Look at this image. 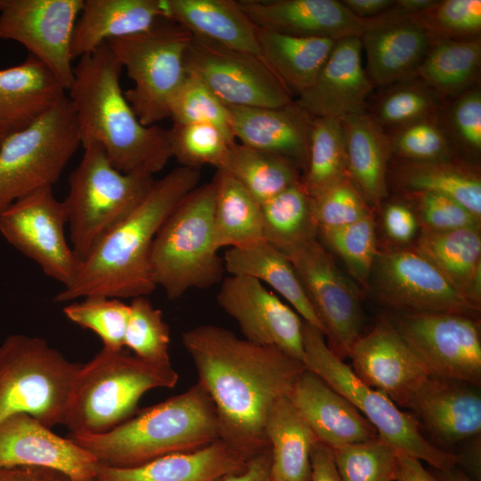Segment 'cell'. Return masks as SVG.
<instances>
[{
  "mask_svg": "<svg viewBox=\"0 0 481 481\" xmlns=\"http://www.w3.org/2000/svg\"><path fill=\"white\" fill-rule=\"evenodd\" d=\"M272 481V480H271Z\"/></svg>",
  "mask_w": 481,
  "mask_h": 481,
  "instance_id": "63",
  "label": "cell"
},
{
  "mask_svg": "<svg viewBox=\"0 0 481 481\" xmlns=\"http://www.w3.org/2000/svg\"><path fill=\"white\" fill-rule=\"evenodd\" d=\"M249 459L219 438L203 447L169 453L133 467L101 465L96 481H219Z\"/></svg>",
  "mask_w": 481,
  "mask_h": 481,
  "instance_id": "27",
  "label": "cell"
},
{
  "mask_svg": "<svg viewBox=\"0 0 481 481\" xmlns=\"http://www.w3.org/2000/svg\"><path fill=\"white\" fill-rule=\"evenodd\" d=\"M129 307L124 346L149 363L171 367L170 330L162 311L154 307L146 297L133 298Z\"/></svg>",
  "mask_w": 481,
  "mask_h": 481,
  "instance_id": "42",
  "label": "cell"
},
{
  "mask_svg": "<svg viewBox=\"0 0 481 481\" xmlns=\"http://www.w3.org/2000/svg\"><path fill=\"white\" fill-rule=\"evenodd\" d=\"M289 395L318 441L333 450L378 436L372 425L346 398L306 369Z\"/></svg>",
  "mask_w": 481,
  "mask_h": 481,
  "instance_id": "25",
  "label": "cell"
},
{
  "mask_svg": "<svg viewBox=\"0 0 481 481\" xmlns=\"http://www.w3.org/2000/svg\"><path fill=\"white\" fill-rule=\"evenodd\" d=\"M163 20L162 0H84L71 57L90 54L109 40L149 31Z\"/></svg>",
  "mask_w": 481,
  "mask_h": 481,
  "instance_id": "29",
  "label": "cell"
},
{
  "mask_svg": "<svg viewBox=\"0 0 481 481\" xmlns=\"http://www.w3.org/2000/svg\"><path fill=\"white\" fill-rule=\"evenodd\" d=\"M458 459L457 464L461 465L470 474L471 477L476 480H480L481 463H480V439L476 442H471L460 453H455Z\"/></svg>",
  "mask_w": 481,
  "mask_h": 481,
  "instance_id": "60",
  "label": "cell"
},
{
  "mask_svg": "<svg viewBox=\"0 0 481 481\" xmlns=\"http://www.w3.org/2000/svg\"><path fill=\"white\" fill-rule=\"evenodd\" d=\"M349 357L351 367L359 378L387 395L397 406H402L408 395L429 376L387 318L358 338Z\"/></svg>",
  "mask_w": 481,
  "mask_h": 481,
  "instance_id": "21",
  "label": "cell"
},
{
  "mask_svg": "<svg viewBox=\"0 0 481 481\" xmlns=\"http://www.w3.org/2000/svg\"><path fill=\"white\" fill-rule=\"evenodd\" d=\"M169 118L178 124H209L219 128L235 143L224 105L198 78L186 75L169 102Z\"/></svg>",
  "mask_w": 481,
  "mask_h": 481,
  "instance_id": "48",
  "label": "cell"
},
{
  "mask_svg": "<svg viewBox=\"0 0 481 481\" xmlns=\"http://www.w3.org/2000/svg\"><path fill=\"white\" fill-rule=\"evenodd\" d=\"M311 470L310 481H341L333 449L319 441L311 452Z\"/></svg>",
  "mask_w": 481,
  "mask_h": 481,
  "instance_id": "55",
  "label": "cell"
},
{
  "mask_svg": "<svg viewBox=\"0 0 481 481\" xmlns=\"http://www.w3.org/2000/svg\"><path fill=\"white\" fill-rule=\"evenodd\" d=\"M319 234L344 262L350 274L367 288L379 253L372 215L343 227L321 230Z\"/></svg>",
  "mask_w": 481,
  "mask_h": 481,
  "instance_id": "43",
  "label": "cell"
},
{
  "mask_svg": "<svg viewBox=\"0 0 481 481\" xmlns=\"http://www.w3.org/2000/svg\"><path fill=\"white\" fill-rule=\"evenodd\" d=\"M361 41L366 53V73L372 85H387L416 73L433 42L424 29L393 7L383 14L379 24L361 37Z\"/></svg>",
  "mask_w": 481,
  "mask_h": 481,
  "instance_id": "26",
  "label": "cell"
},
{
  "mask_svg": "<svg viewBox=\"0 0 481 481\" xmlns=\"http://www.w3.org/2000/svg\"><path fill=\"white\" fill-rule=\"evenodd\" d=\"M123 68L107 43L74 67L67 97L80 144L97 143L119 171L154 175L172 158L167 129L143 125L120 86Z\"/></svg>",
  "mask_w": 481,
  "mask_h": 481,
  "instance_id": "3",
  "label": "cell"
},
{
  "mask_svg": "<svg viewBox=\"0 0 481 481\" xmlns=\"http://www.w3.org/2000/svg\"><path fill=\"white\" fill-rule=\"evenodd\" d=\"M214 182L198 185L158 231L151 250L153 277L169 299L222 281L224 266L214 232Z\"/></svg>",
  "mask_w": 481,
  "mask_h": 481,
  "instance_id": "6",
  "label": "cell"
},
{
  "mask_svg": "<svg viewBox=\"0 0 481 481\" xmlns=\"http://www.w3.org/2000/svg\"><path fill=\"white\" fill-rule=\"evenodd\" d=\"M264 240L286 253L316 239L313 199L301 181L261 205Z\"/></svg>",
  "mask_w": 481,
  "mask_h": 481,
  "instance_id": "38",
  "label": "cell"
},
{
  "mask_svg": "<svg viewBox=\"0 0 481 481\" xmlns=\"http://www.w3.org/2000/svg\"><path fill=\"white\" fill-rule=\"evenodd\" d=\"M223 261L224 270L230 275L249 276L269 285L286 299L304 322L324 335L322 324L292 263L279 249L262 240L248 246L230 248Z\"/></svg>",
  "mask_w": 481,
  "mask_h": 481,
  "instance_id": "31",
  "label": "cell"
},
{
  "mask_svg": "<svg viewBox=\"0 0 481 481\" xmlns=\"http://www.w3.org/2000/svg\"><path fill=\"white\" fill-rule=\"evenodd\" d=\"M423 231L445 232L480 228V219L461 204L444 195L433 192H412Z\"/></svg>",
  "mask_w": 481,
  "mask_h": 481,
  "instance_id": "52",
  "label": "cell"
},
{
  "mask_svg": "<svg viewBox=\"0 0 481 481\" xmlns=\"http://www.w3.org/2000/svg\"><path fill=\"white\" fill-rule=\"evenodd\" d=\"M305 368L346 398L372 425L378 436L398 453L417 458L435 469L455 467V453L436 446L420 432L417 420L384 393L371 387L328 346L323 333L304 322Z\"/></svg>",
  "mask_w": 481,
  "mask_h": 481,
  "instance_id": "9",
  "label": "cell"
},
{
  "mask_svg": "<svg viewBox=\"0 0 481 481\" xmlns=\"http://www.w3.org/2000/svg\"><path fill=\"white\" fill-rule=\"evenodd\" d=\"M396 183L412 192L449 197L481 219V180L472 169L450 159L404 160L395 169Z\"/></svg>",
  "mask_w": 481,
  "mask_h": 481,
  "instance_id": "37",
  "label": "cell"
},
{
  "mask_svg": "<svg viewBox=\"0 0 481 481\" xmlns=\"http://www.w3.org/2000/svg\"><path fill=\"white\" fill-rule=\"evenodd\" d=\"M416 249L475 306L481 299V235L479 228L422 231Z\"/></svg>",
  "mask_w": 481,
  "mask_h": 481,
  "instance_id": "34",
  "label": "cell"
},
{
  "mask_svg": "<svg viewBox=\"0 0 481 481\" xmlns=\"http://www.w3.org/2000/svg\"><path fill=\"white\" fill-rule=\"evenodd\" d=\"M333 451L341 481H395L398 452L379 436Z\"/></svg>",
  "mask_w": 481,
  "mask_h": 481,
  "instance_id": "46",
  "label": "cell"
},
{
  "mask_svg": "<svg viewBox=\"0 0 481 481\" xmlns=\"http://www.w3.org/2000/svg\"><path fill=\"white\" fill-rule=\"evenodd\" d=\"M346 137L348 176L369 205L387 195V169L392 153L383 127L365 111L340 118Z\"/></svg>",
  "mask_w": 481,
  "mask_h": 481,
  "instance_id": "32",
  "label": "cell"
},
{
  "mask_svg": "<svg viewBox=\"0 0 481 481\" xmlns=\"http://www.w3.org/2000/svg\"><path fill=\"white\" fill-rule=\"evenodd\" d=\"M371 274L378 298L401 314L456 313L477 317L480 310L416 248L378 253Z\"/></svg>",
  "mask_w": 481,
  "mask_h": 481,
  "instance_id": "16",
  "label": "cell"
},
{
  "mask_svg": "<svg viewBox=\"0 0 481 481\" xmlns=\"http://www.w3.org/2000/svg\"><path fill=\"white\" fill-rule=\"evenodd\" d=\"M341 3L355 16L370 19L379 17L392 9L393 0H343Z\"/></svg>",
  "mask_w": 481,
  "mask_h": 481,
  "instance_id": "59",
  "label": "cell"
},
{
  "mask_svg": "<svg viewBox=\"0 0 481 481\" xmlns=\"http://www.w3.org/2000/svg\"><path fill=\"white\" fill-rule=\"evenodd\" d=\"M440 481H476L467 473L452 467L444 470L436 469L433 473Z\"/></svg>",
  "mask_w": 481,
  "mask_h": 481,
  "instance_id": "61",
  "label": "cell"
},
{
  "mask_svg": "<svg viewBox=\"0 0 481 481\" xmlns=\"http://www.w3.org/2000/svg\"><path fill=\"white\" fill-rule=\"evenodd\" d=\"M84 0H0V39L20 43L66 91L74 77L71 40Z\"/></svg>",
  "mask_w": 481,
  "mask_h": 481,
  "instance_id": "17",
  "label": "cell"
},
{
  "mask_svg": "<svg viewBox=\"0 0 481 481\" xmlns=\"http://www.w3.org/2000/svg\"><path fill=\"white\" fill-rule=\"evenodd\" d=\"M79 146L67 94L36 123L8 135L0 147V212L34 190L53 186Z\"/></svg>",
  "mask_w": 481,
  "mask_h": 481,
  "instance_id": "11",
  "label": "cell"
},
{
  "mask_svg": "<svg viewBox=\"0 0 481 481\" xmlns=\"http://www.w3.org/2000/svg\"><path fill=\"white\" fill-rule=\"evenodd\" d=\"M402 406L414 412L439 444L452 445L480 436L481 395L477 386L429 375Z\"/></svg>",
  "mask_w": 481,
  "mask_h": 481,
  "instance_id": "23",
  "label": "cell"
},
{
  "mask_svg": "<svg viewBox=\"0 0 481 481\" xmlns=\"http://www.w3.org/2000/svg\"><path fill=\"white\" fill-rule=\"evenodd\" d=\"M437 106L436 94L424 83L397 86L379 102L374 120L382 127H399L432 116Z\"/></svg>",
  "mask_w": 481,
  "mask_h": 481,
  "instance_id": "50",
  "label": "cell"
},
{
  "mask_svg": "<svg viewBox=\"0 0 481 481\" xmlns=\"http://www.w3.org/2000/svg\"><path fill=\"white\" fill-rule=\"evenodd\" d=\"M383 225L387 235L392 240L405 244L416 235L418 219L408 206L395 202L386 207L383 214Z\"/></svg>",
  "mask_w": 481,
  "mask_h": 481,
  "instance_id": "54",
  "label": "cell"
},
{
  "mask_svg": "<svg viewBox=\"0 0 481 481\" xmlns=\"http://www.w3.org/2000/svg\"><path fill=\"white\" fill-rule=\"evenodd\" d=\"M391 151L410 161L450 159L448 140L431 116L402 126L389 137Z\"/></svg>",
  "mask_w": 481,
  "mask_h": 481,
  "instance_id": "49",
  "label": "cell"
},
{
  "mask_svg": "<svg viewBox=\"0 0 481 481\" xmlns=\"http://www.w3.org/2000/svg\"><path fill=\"white\" fill-rule=\"evenodd\" d=\"M15 467L50 469L77 481H96L101 464L69 437L27 413H16L0 422V468Z\"/></svg>",
  "mask_w": 481,
  "mask_h": 481,
  "instance_id": "19",
  "label": "cell"
},
{
  "mask_svg": "<svg viewBox=\"0 0 481 481\" xmlns=\"http://www.w3.org/2000/svg\"><path fill=\"white\" fill-rule=\"evenodd\" d=\"M82 148L84 154L70 174L63 204L71 248L83 261L111 228L142 203L155 180L144 171L118 170L97 143Z\"/></svg>",
  "mask_w": 481,
  "mask_h": 481,
  "instance_id": "7",
  "label": "cell"
},
{
  "mask_svg": "<svg viewBox=\"0 0 481 481\" xmlns=\"http://www.w3.org/2000/svg\"><path fill=\"white\" fill-rule=\"evenodd\" d=\"M7 135L0 128V147L3 143V142L4 141V139L6 138Z\"/></svg>",
  "mask_w": 481,
  "mask_h": 481,
  "instance_id": "62",
  "label": "cell"
},
{
  "mask_svg": "<svg viewBox=\"0 0 481 481\" xmlns=\"http://www.w3.org/2000/svg\"><path fill=\"white\" fill-rule=\"evenodd\" d=\"M313 207L318 232L343 227L371 214L349 178L313 199Z\"/></svg>",
  "mask_w": 481,
  "mask_h": 481,
  "instance_id": "51",
  "label": "cell"
},
{
  "mask_svg": "<svg viewBox=\"0 0 481 481\" xmlns=\"http://www.w3.org/2000/svg\"><path fill=\"white\" fill-rule=\"evenodd\" d=\"M255 29L261 58L289 92L298 96L313 85L336 43L330 38Z\"/></svg>",
  "mask_w": 481,
  "mask_h": 481,
  "instance_id": "35",
  "label": "cell"
},
{
  "mask_svg": "<svg viewBox=\"0 0 481 481\" xmlns=\"http://www.w3.org/2000/svg\"><path fill=\"white\" fill-rule=\"evenodd\" d=\"M66 89L38 59L0 69V128L8 135L30 126L65 96Z\"/></svg>",
  "mask_w": 481,
  "mask_h": 481,
  "instance_id": "28",
  "label": "cell"
},
{
  "mask_svg": "<svg viewBox=\"0 0 481 481\" xmlns=\"http://www.w3.org/2000/svg\"><path fill=\"white\" fill-rule=\"evenodd\" d=\"M219 481H271V451L266 447L249 458L245 467Z\"/></svg>",
  "mask_w": 481,
  "mask_h": 481,
  "instance_id": "56",
  "label": "cell"
},
{
  "mask_svg": "<svg viewBox=\"0 0 481 481\" xmlns=\"http://www.w3.org/2000/svg\"><path fill=\"white\" fill-rule=\"evenodd\" d=\"M182 342L211 398L221 439L247 459L265 448V422L272 405L289 392L306 369L282 351L253 344L223 327L199 325Z\"/></svg>",
  "mask_w": 481,
  "mask_h": 481,
  "instance_id": "1",
  "label": "cell"
},
{
  "mask_svg": "<svg viewBox=\"0 0 481 481\" xmlns=\"http://www.w3.org/2000/svg\"><path fill=\"white\" fill-rule=\"evenodd\" d=\"M219 170L239 181L261 205L301 181L300 170L290 160L236 142Z\"/></svg>",
  "mask_w": 481,
  "mask_h": 481,
  "instance_id": "40",
  "label": "cell"
},
{
  "mask_svg": "<svg viewBox=\"0 0 481 481\" xmlns=\"http://www.w3.org/2000/svg\"><path fill=\"white\" fill-rule=\"evenodd\" d=\"M178 379L173 366H157L123 349L102 347L77 371L64 425L69 435L105 433L131 418L146 392L174 387Z\"/></svg>",
  "mask_w": 481,
  "mask_h": 481,
  "instance_id": "5",
  "label": "cell"
},
{
  "mask_svg": "<svg viewBox=\"0 0 481 481\" xmlns=\"http://www.w3.org/2000/svg\"><path fill=\"white\" fill-rule=\"evenodd\" d=\"M265 436L271 451V480L310 481L311 452L318 439L289 395L270 408Z\"/></svg>",
  "mask_w": 481,
  "mask_h": 481,
  "instance_id": "33",
  "label": "cell"
},
{
  "mask_svg": "<svg viewBox=\"0 0 481 481\" xmlns=\"http://www.w3.org/2000/svg\"><path fill=\"white\" fill-rule=\"evenodd\" d=\"M430 376L479 386L477 317L456 313L401 314L390 320Z\"/></svg>",
  "mask_w": 481,
  "mask_h": 481,
  "instance_id": "13",
  "label": "cell"
},
{
  "mask_svg": "<svg viewBox=\"0 0 481 481\" xmlns=\"http://www.w3.org/2000/svg\"><path fill=\"white\" fill-rule=\"evenodd\" d=\"M63 201L53 186H44L19 198L0 212V232L43 273L66 288L77 278L82 260L68 244Z\"/></svg>",
  "mask_w": 481,
  "mask_h": 481,
  "instance_id": "12",
  "label": "cell"
},
{
  "mask_svg": "<svg viewBox=\"0 0 481 481\" xmlns=\"http://www.w3.org/2000/svg\"><path fill=\"white\" fill-rule=\"evenodd\" d=\"M200 180V170L181 166L155 181L142 203L97 242L73 283L53 301L91 296L133 299L151 294L157 287L151 265L156 234Z\"/></svg>",
  "mask_w": 481,
  "mask_h": 481,
  "instance_id": "2",
  "label": "cell"
},
{
  "mask_svg": "<svg viewBox=\"0 0 481 481\" xmlns=\"http://www.w3.org/2000/svg\"><path fill=\"white\" fill-rule=\"evenodd\" d=\"M452 125L460 142L469 150H481V93L467 91L454 103Z\"/></svg>",
  "mask_w": 481,
  "mask_h": 481,
  "instance_id": "53",
  "label": "cell"
},
{
  "mask_svg": "<svg viewBox=\"0 0 481 481\" xmlns=\"http://www.w3.org/2000/svg\"><path fill=\"white\" fill-rule=\"evenodd\" d=\"M80 367L43 338L9 335L0 345V422L27 413L49 428L64 425Z\"/></svg>",
  "mask_w": 481,
  "mask_h": 481,
  "instance_id": "8",
  "label": "cell"
},
{
  "mask_svg": "<svg viewBox=\"0 0 481 481\" xmlns=\"http://www.w3.org/2000/svg\"><path fill=\"white\" fill-rule=\"evenodd\" d=\"M361 37L336 40L313 85L295 102L314 118L344 117L364 111L372 89L362 61Z\"/></svg>",
  "mask_w": 481,
  "mask_h": 481,
  "instance_id": "22",
  "label": "cell"
},
{
  "mask_svg": "<svg viewBox=\"0 0 481 481\" xmlns=\"http://www.w3.org/2000/svg\"><path fill=\"white\" fill-rule=\"evenodd\" d=\"M395 481H440L433 473L428 471L420 460L398 453Z\"/></svg>",
  "mask_w": 481,
  "mask_h": 481,
  "instance_id": "58",
  "label": "cell"
},
{
  "mask_svg": "<svg viewBox=\"0 0 481 481\" xmlns=\"http://www.w3.org/2000/svg\"><path fill=\"white\" fill-rule=\"evenodd\" d=\"M234 139L252 149L281 156L306 170L314 117L295 102L278 108L227 106Z\"/></svg>",
  "mask_w": 481,
  "mask_h": 481,
  "instance_id": "24",
  "label": "cell"
},
{
  "mask_svg": "<svg viewBox=\"0 0 481 481\" xmlns=\"http://www.w3.org/2000/svg\"><path fill=\"white\" fill-rule=\"evenodd\" d=\"M481 62L479 37L434 40L417 69L436 94H457L475 79Z\"/></svg>",
  "mask_w": 481,
  "mask_h": 481,
  "instance_id": "39",
  "label": "cell"
},
{
  "mask_svg": "<svg viewBox=\"0 0 481 481\" xmlns=\"http://www.w3.org/2000/svg\"><path fill=\"white\" fill-rule=\"evenodd\" d=\"M349 178L344 128L339 118H314L309 156L301 183L314 199Z\"/></svg>",
  "mask_w": 481,
  "mask_h": 481,
  "instance_id": "41",
  "label": "cell"
},
{
  "mask_svg": "<svg viewBox=\"0 0 481 481\" xmlns=\"http://www.w3.org/2000/svg\"><path fill=\"white\" fill-rule=\"evenodd\" d=\"M167 134L172 158L182 167L198 170L206 165L219 169L234 143L219 128L209 124L173 123Z\"/></svg>",
  "mask_w": 481,
  "mask_h": 481,
  "instance_id": "44",
  "label": "cell"
},
{
  "mask_svg": "<svg viewBox=\"0 0 481 481\" xmlns=\"http://www.w3.org/2000/svg\"><path fill=\"white\" fill-rule=\"evenodd\" d=\"M63 313L72 322L97 334L103 347L123 349L130 307L121 299L86 297L65 306Z\"/></svg>",
  "mask_w": 481,
  "mask_h": 481,
  "instance_id": "45",
  "label": "cell"
},
{
  "mask_svg": "<svg viewBox=\"0 0 481 481\" xmlns=\"http://www.w3.org/2000/svg\"><path fill=\"white\" fill-rule=\"evenodd\" d=\"M407 17L424 29L433 41L477 37L481 31V1H435Z\"/></svg>",
  "mask_w": 481,
  "mask_h": 481,
  "instance_id": "47",
  "label": "cell"
},
{
  "mask_svg": "<svg viewBox=\"0 0 481 481\" xmlns=\"http://www.w3.org/2000/svg\"><path fill=\"white\" fill-rule=\"evenodd\" d=\"M183 62L186 74L198 78L224 105L278 108L293 102L261 56L192 36Z\"/></svg>",
  "mask_w": 481,
  "mask_h": 481,
  "instance_id": "14",
  "label": "cell"
},
{
  "mask_svg": "<svg viewBox=\"0 0 481 481\" xmlns=\"http://www.w3.org/2000/svg\"><path fill=\"white\" fill-rule=\"evenodd\" d=\"M192 35L163 20L149 31L107 45L134 81L125 96L140 122L153 126L169 118V102L186 77L184 53Z\"/></svg>",
  "mask_w": 481,
  "mask_h": 481,
  "instance_id": "10",
  "label": "cell"
},
{
  "mask_svg": "<svg viewBox=\"0 0 481 481\" xmlns=\"http://www.w3.org/2000/svg\"><path fill=\"white\" fill-rule=\"evenodd\" d=\"M284 254L292 263L322 324L328 346L341 359L349 356L362 336L363 322L357 289L317 238Z\"/></svg>",
  "mask_w": 481,
  "mask_h": 481,
  "instance_id": "15",
  "label": "cell"
},
{
  "mask_svg": "<svg viewBox=\"0 0 481 481\" xmlns=\"http://www.w3.org/2000/svg\"><path fill=\"white\" fill-rule=\"evenodd\" d=\"M258 29L299 37H361L383 16L359 18L338 0H237Z\"/></svg>",
  "mask_w": 481,
  "mask_h": 481,
  "instance_id": "20",
  "label": "cell"
},
{
  "mask_svg": "<svg viewBox=\"0 0 481 481\" xmlns=\"http://www.w3.org/2000/svg\"><path fill=\"white\" fill-rule=\"evenodd\" d=\"M214 232L217 248H240L264 240L261 204L234 177L217 169Z\"/></svg>",
  "mask_w": 481,
  "mask_h": 481,
  "instance_id": "36",
  "label": "cell"
},
{
  "mask_svg": "<svg viewBox=\"0 0 481 481\" xmlns=\"http://www.w3.org/2000/svg\"><path fill=\"white\" fill-rule=\"evenodd\" d=\"M0 481H77L58 470L35 468H0Z\"/></svg>",
  "mask_w": 481,
  "mask_h": 481,
  "instance_id": "57",
  "label": "cell"
},
{
  "mask_svg": "<svg viewBox=\"0 0 481 481\" xmlns=\"http://www.w3.org/2000/svg\"><path fill=\"white\" fill-rule=\"evenodd\" d=\"M69 437L101 465L123 468L203 447L221 438V432L214 404L197 382L105 433Z\"/></svg>",
  "mask_w": 481,
  "mask_h": 481,
  "instance_id": "4",
  "label": "cell"
},
{
  "mask_svg": "<svg viewBox=\"0 0 481 481\" xmlns=\"http://www.w3.org/2000/svg\"><path fill=\"white\" fill-rule=\"evenodd\" d=\"M165 19L192 36L260 56L253 23L237 0H162Z\"/></svg>",
  "mask_w": 481,
  "mask_h": 481,
  "instance_id": "30",
  "label": "cell"
},
{
  "mask_svg": "<svg viewBox=\"0 0 481 481\" xmlns=\"http://www.w3.org/2000/svg\"><path fill=\"white\" fill-rule=\"evenodd\" d=\"M216 300L246 340L275 347L303 363V319L262 282L230 275L223 281Z\"/></svg>",
  "mask_w": 481,
  "mask_h": 481,
  "instance_id": "18",
  "label": "cell"
}]
</instances>
